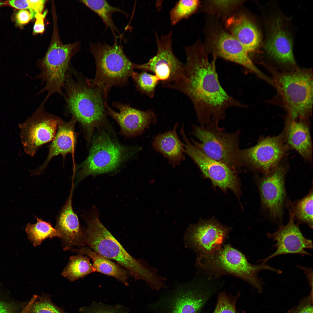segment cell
<instances>
[{"label": "cell", "instance_id": "13", "mask_svg": "<svg viewBox=\"0 0 313 313\" xmlns=\"http://www.w3.org/2000/svg\"><path fill=\"white\" fill-rule=\"evenodd\" d=\"M172 35V31L160 37L155 33L156 54L147 63L135 65V69L153 72L162 85L168 88L181 77L184 66L173 51Z\"/></svg>", "mask_w": 313, "mask_h": 313}, {"label": "cell", "instance_id": "44", "mask_svg": "<svg viewBox=\"0 0 313 313\" xmlns=\"http://www.w3.org/2000/svg\"><path fill=\"white\" fill-rule=\"evenodd\" d=\"M5 4V2H0V7L2 6H3V5H4V4Z\"/></svg>", "mask_w": 313, "mask_h": 313}, {"label": "cell", "instance_id": "43", "mask_svg": "<svg viewBox=\"0 0 313 313\" xmlns=\"http://www.w3.org/2000/svg\"><path fill=\"white\" fill-rule=\"evenodd\" d=\"M14 311L12 304L0 301V313H14Z\"/></svg>", "mask_w": 313, "mask_h": 313}, {"label": "cell", "instance_id": "16", "mask_svg": "<svg viewBox=\"0 0 313 313\" xmlns=\"http://www.w3.org/2000/svg\"><path fill=\"white\" fill-rule=\"evenodd\" d=\"M182 136L184 152L194 161L204 176L210 179L213 185L226 191L230 189L234 193L239 192V181L237 172L225 164L209 157L191 143L184 131L180 132Z\"/></svg>", "mask_w": 313, "mask_h": 313}, {"label": "cell", "instance_id": "37", "mask_svg": "<svg viewBox=\"0 0 313 313\" xmlns=\"http://www.w3.org/2000/svg\"><path fill=\"white\" fill-rule=\"evenodd\" d=\"M29 3V10L32 19L35 17L38 13H42L46 1L44 0H28Z\"/></svg>", "mask_w": 313, "mask_h": 313}, {"label": "cell", "instance_id": "4", "mask_svg": "<svg viewBox=\"0 0 313 313\" xmlns=\"http://www.w3.org/2000/svg\"><path fill=\"white\" fill-rule=\"evenodd\" d=\"M101 128L98 129L99 132L91 139L88 156L73 167V176L75 179V185L89 175L116 170L140 149L121 145L109 132Z\"/></svg>", "mask_w": 313, "mask_h": 313}, {"label": "cell", "instance_id": "8", "mask_svg": "<svg viewBox=\"0 0 313 313\" xmlns=\"http://www.w3.org/2000/svg\"><path fill=\"white\" fill-rule=\"evenodd\" d=\"M219 126L192 125V134L200 141L191 142L210 158L227 165L237 172L242 167L239 147L240 132L228 133Z\"/></svg>", "mask_w": 313, "mask_h": 313}, {"label": "cell", "instance_id": "14", "mask_svg": "<svg viewBox=\"0 0 313 313\" xmlns=\"http://www.w3.org/2000/svg\"><path fill=\"white\" fill-rule=\"evenodd\" d=\"M287 169L277 166L259 179L258 187L262 210L271 221L282 225L284 208L288 201L285 186Z\"/></svg>", "mask_w": 313, "mask_h": 313}, {"label": "cell", "instance_id": "7", "mask_svg": "<svg viewBox=\"0 0 313 313\" xmlns=\"http://www.w3.org/2000/svg\"><path fill=\"white\" fill-rule=\"evenodd\" d=\"M200 255L197 263L204 271L216 275L234 276L249 283L259 291L262 290V285L258 277L260 272L267 270L277 274L282 273L281 270L266 263L258 265L250 263L243 254L229 244L222 246L212 254Z\"/></svg>", "mask_w": 313, "mask_h": 313}, {"label": "cell", "instance_id": "23", "mask_svg": "<svg viewBox=\"0 0 313 313\" xmlns=\"http://www.w3.org/2000/svg\"><path fill=\"white\" fill-rule=\"evenodd\" d=\"M225 25L230 34L248 52L256 51L262 41L261 30L258 25L247 16L241 14L230 17Z\"/></svg>", "mask_w": 313, "mask_h": 313}, {"label": "cell", "instance_id": "10", "mask_svg": "<svg viewBox=\"0 0 313 313\" xmlns=\"http://www.w3.org/2000/svg\"><path fill=\"white\" fill-rule=\"evenodd\" d=\"M75 47L73 44H64L58 39L53 40L51 43L41 62L40 73L37 76V78L46 83L39 92L48 93L44 103L55 93L62 94V88Z\"/></svg>", "mask_w": 313, "mask_h": 313}, {"label": "cell", "instance_id": "3", "mask_svg": "<svg viewBox=\"0 0 313 313\" xmlns=\"http://www.w3.org/2000/svg\"><path fill=\"white\" fill-rule=\"evenodd\" d=\"M64 86L67 111L79 123L88 145L95 129L107 123V98L88 79L78 77L74 79L66 74Z\"/></svg>", "mask_w": 313, "mask_h": 313}, {"label": "cell", "instance_id": "35", "mask_svg": "<svg viewBox=\"0 0 313 313\" xmlns=\"http://www.w3.org/2000/svg\"><path fill=\"white\" fill-rule=\"evenodd\" d=\"M85 313H123L118 307L95 304L86 308Z\"/></svg>", "mask_w": 313, "mask_h": 313}, {"label": "cell", "instance_id": "2", "mask_svg": "<svg viewBox=\"0 0 313 313\" xmlns=\"http://www.w3.org/2000/svg\"><path fill=\"white\" fill-rule=\"evenodd\" d=\"M83 216L87 224L85 245L101 255L116 261L135 279L144 281L152 289L161 286L163 278L158 274V270L130 254L102 224L97 214L89 213Z\"/></svg>", "mask_w": 313, "mask_h": 313}, {"label": "cell", "instance_id": "15", "mask_svg": "<svg viewBox=\"0 0 313 313\" xmlns=\"http://www.w3.org/2000/svg\"><path fill=\"white\" fill-rule=\"evenodd\" d=\"M283 133L262 139L250 148L241 150L242 167L264 173L276 168L284 155L287 147Z\"/></svg>", "mask_w": 313, "mask_h": 313}, {"label": "cell", "instance_id": "5", "mask_svg": "<svg viewBox=\"0 0 313 313\" xmlns=\"http://www.w3.org/2000/svg\"><path fill=\"white\" fill-rule=\"evenodd\" d=\"M273 72V84L288 118L303 119L310 115L313 105L312 70L297 67L289 71Z\"/></svg>", "mask_w": 313, "mask_h": 313}, {"label": "cell", "instance_id": "27", "mask_svg": "<svg viewBox=\"0 0 313 313\" xmlns=\"http://www.w3.org/2000/svg\"><path fill=\"white\" fill-rule=\"evenodd\" d=\"M95 272L90 262V258L79 254L70 257L69 262L61 275L70 281H73Z\"/></svg>", "mask_w": 313, "mask_h": 313}, {"label": "cell", "instance_id": "25", "mask_svg": "<svg viewBox=\"0 0 313 313\" xmlns=\"http://www.w3.org/2000/svg\"><path fill=\"white\" fill-rule=\"evenodd\" d=\"M178 124L176 123L172 130L155 135L152 143L153 148L166 158L173 167L185 160L183 143L176 132Z\"/></svg>", "mask_w": 313, "mask_h": 313}, {"label": "cell", "instance_id": "22", "mask_svg": "<svg viewBox=\"0 0 313 313\" xmlns=\"http://www.w3.org/2000/svg\"><path fill=\"white\" fill-rule=\"evenodd\" d=\"M76 120L73 117L69 121L63 120L59 124L57 132L51 143L48 146V152L46 158L40 166L31 171V175H39L44 173L52 159L61 154L63 163L67 155L74 156L77 145V134L75 130Z\"/></svg>", "mask_w": 313, "mask_h": 313}, {"label": "cell", "instance_id": "17", "mask_svg": "<svg viewBox=\"0 0 313 313\" xmlns=\"http://www.w3.org/2000/svg\"><path fill=\"white\" fill-rule=\"evenodd\" d=\"M228 232L227 228L213 220L199 222L188 228L184 244L200 254H209L222 247Z\"/></svg>", "mask_w": 313, "mask_h": 313}, {"label": "cell", "instance_id": "12", "mask_svg": "<svg viewBox=\"0 0 313 313\" xmlns=\"http://www.w3.org/2000/svg\"><path fill=\"white\" fill-rule=\"evenodd\" d=\"M44 105L42 103L32 115L19 125L24 151L32 157L43 145L54 140L58 125L63 120L46 112Z\"/></svg>", "mask_w": 313, "mask_h": 313}, {"label": "cell", "instance_id": "41", "mask_svg": "<svg viewBox=\"0 0 313 313\" xmlns=\"http://www.w3.org/2000/svg\"><path fill=\"white\" fill-rule=\"evenodd\" d=\"M313 307L311 302L303 304L293 313H313Z\"/></svg>", "mask_w": 313, "mask_h": 313}, {"label": "cell", "instance_id": "30", "mask_svg": "<svg viewBox=\"0 0 313 313\" xmlns=\"http://www.w3.org/2000/svg\"><path fill=\"white\" fill-rule=\"evenodd\" d=\"M35 217L36 222L34 224L28 223L25 229L28 239L34 247L40 245L47 238L55 237L61 238L60 233L50 223Z\"/></svg>", "mask_w": 313, "mask_h": 313}, {"label": "cell", "instance_id": "11", "mask_svg": "<svg viewBox=\"0 0 313 313\" xmlns=\"http://www.w3.org/2000/svg\"><path fill=\"white\" fill-rule=\"evenodd\" d=\"M210 279L194 280L178 288L167 301V313H204L206 304L221 289Z\"/></svg>", "mask_w": 313, "mask_h": 313}, {"label": "cell", "instance_id": "39", "mask_svg": "<svg viewBox=\"0 0 313 313\" xmlns=\"http://www.w3.org/2000/svg\"><path fill=\"white\" fill-rule=\"evenodd\" d=\"M32 19L29 11L26 10H20L16 13V22L19 25H23L28 23Z\"/></svg>", "mask_w": 313, "mask_h": 313}, {"label": "cell", "instance_id": "32", "mask_svg": "<svg viewBox=\"0 0 313 313\" xmlns=\"http://www.w3.org/2000/svg\"><path fill=\"white\" fill-rule=\"evenodd\" d=\"M137 90L150 98L154 97L156 87L159 81L155 74L143 72H133L131 77Z\"/></svg>", "mask_w": 313, "mask_h": 313}, {"label": "cell", "instance_id": "18", "mask_svg": "<svg viewBox=\"0 0 313 313\" xmlns=\"http://www.w3.org/2000/svg\"><path fill=\"white\" fill-rule=\"evenodd\" d=\"M289 220L285 225L279 226L275 232L266 234L267 237L276 241L274 247L276 251L267 257L258 261L266 263L270 259L279 255L287 254H299L311 255L305 249H313V243L303 235L299 227V224L294 223L293 213L288 208Z\"/></svg>", "mask_w": 313, "mask_h": 313}, {"label": "cell", "instance_id": "42", "mask_svg": "<svg viewBox=\"0 0 313 313\" xmlns=\"http://www.w3.org/2000/svg\"><path fill=\"white\" fill-rule=\"evenodd\" d=\"M297 267L303 271L304 273L305 274L306 278L308 279L309 283L311 286L312 287L313 270L312 267L308 268L300 265H297Z\"/></svg>", "mask_w": 313, "mask_h": 313}, {"label": "cell", "instance_id": "26", "mask_svg": "<svg viewBox=\"0 0 313 313\" xmlns=\"http://www.w3.org/2000/svg\"><path fill=\"white\" fill-rule=\"evenodd\" d=\"M72 252L87 255L92 261L95 271L113 277L125 285H128L126 270L94 251L88 247H81L73 249Z\"/></svg>", "mask_w": 313, "mask_h": 313}, {"label": "cell", "instance_id": "21", "mask_svg": "<svg viewBox=\"0 0 313 313\" xmlns=\"http://www.w3.org/2000/svg\"><path fill=\"white\" fill-rule=\"evenodd\" d=\"M74 180L72 179L69 196L57 219L54 228L60 233L63 250L71 249L75 246L85 245V232L80 226L77 215L73 210L72 205Z\"/></svg>", "mask_w": 313, "mask_h": 313}, {"label": "cell", "instance_id": "36", "mask_svg": "<svg viewBox=\"0 0 313 313\" xmlns=\"http://www.w3.org/2000/svg\"><path fill=\"white\" fill-rule=\"evenodd\" d=\"M239 1H212L210 3L214 9L220 11H226L235 7L240 3Z\"/></svg>", "mask_w": 313, "mask_h": 313}, {"label": "cell", "instance_id": "29", "mask_svg": "<svg viewBox=\"0 0 313 313\" xmlns=\"http://www.w3.org/2000/svg\"><path fill=\"white\" fill-rule=\"evenodd\" d=\"M313 189L301 199L291 202L287 207L294 216L297 223H305L313 228Z\"/></svg>", "mask_w": 313, "mask_h": 313}, {"label": "cell", "instance_id": "24", "mask_svg": "<svg viewBox=\"0 0 313 313\" xmlns=\"http://www.w3.org/2000/svg\"><path fill=\"white\" fill-rule=\"evenodd\" d=\"M302 120L288 119L283 132L284 140L304 159L310 160L312 142L308 126Z\"/></svg>", "mask_w": 313, "mask_h": 313}, {"label": "cell", "instance_id": "1", "mask_svg": "<svg viewBox=\"0 0 313 313\" xmlns=\"http://www.w3.org/2000/svg\"><path fill=\"white\" fill-rule=\"evenodd\" d=\"M184 49L187 61L182 76L170 87L185 95L193 105L200 126H218L227 109L246 105L230 95L220 82L216 67V57L209 61L203 46L197 41Z\"/></svg>", "mask_w": 313, "mask_h": 313}, {"label": "cell", "instance_id": "9", "mask_svg": "<svg viewBox=\"0 0 313 313\" xmlns=\"http://www.w3.org/2000/svg\"><path fill=\"white\" fill-rule=\"evenodd\" d=\"M266 20L264 52L282 66L297 67L293 52V37L289 19L279 11Z\"/></svg>", "mask_w": 313, "mask_h": 313}, {"label": "cell", "instance_id": "28", "mask_svg": "<svg viewBox=\"0 0 313 313\" xmlns=\"http://www.w3.org/2000/svg\"><path fill=\"white\" fill-rule=\"evenodd\" d=\"M81 1L101 18L106 28L110 29L114 37L116 38V33H119L113 22L112 14L116 12H120L128 16V14L121 9L112 6L105 0H81Z\"/></svg>", "mask_w": 313, "mask_h": 313}, {"label": "cell", "instance_id": "19", "mask_svg": "<svg viewBox=\"0 0 313 313\" xmlns=\"http://www.w3.org/2000/svg\"><path fill=\"white\" fill-rule=\"evenodd\" d=\"M112 105L119 110V112L112 110L106 103L107 114L119 125L120 133L126 137L140 135L145 129L157 121L156 115L151 110L142 111L131 106L130 104L117 102H113Z\"/></svg>", "mask_w": 313, "mask_h": 313}, {"label": "cell", "instance_id": "33", "mask_svg": "<svg viewBox=\"0 0 313 313\" xmlns=\"http://www.w3.org/2000/svg\"><path fill=\"white\" fill-rule=\"evenodd\" d=\"M35 297L28 306V313H64L46 297Z\"/></svg>", "mask_w": 313, "mask_h": 313}, {"label": "cell", "instance_id": "34", "mask_svg": "<svg viewBox=\"0 0 313 313\" xmlns=\"http://www.w3.org/2000/svg\"><path fill=\"white\" fill-rule=\"evenodd\" d=\"M239 295V293L233 296L225 292H220L213 313H237L236 302Z\"/></svg>", "mask_w": 313, "mask_h": 313}, {"label": "cell", "instance_id": "6", "mask_svg": "<svg viewBox=\"0 0 313 313\" xmlns=\"http://www.w3.org/2000/svg\"><path fill=\"white\" fill-rule=\"evenodd\" d=\"M90 49L95 59L96 71L94 78L88 79L89 81L101 89L107 98L112 87L128 83L134 72L135 64L126 56L116 39L112 45L91 43Z\"/></svg>", "mask_w": 313, "mask_h": 313}, {"label": "cell", "instance_id": "20", "mask_svg": "<svg viewBox=\"0 0 313 313\" xmlns=\"http://www.w3.org/2000/svg\"><path fill=\"white\" fill-rule=\"evenodd\" d=\"M214 55L237 63L268 82L270 79L254 64L242 44L230 34L222 32L217 34L212 41Z\"/></svg>", "mask_w": 313, "mask_h": 313}, {"label": "cell", "instance_id": "40", "mask_svg": "<svg viewBox=\"0 0 313 313\" xmlns=\"http://www.w3.org/2000/svg\"><path fill=\"white\" fill-rule=\"evenodd\" d=\"M8 3L11 6L17 9H29L28 0H13L9 1Z\"/></svg>", "mask_w": 313, "mask_h": 313}, {"label": "cell", "instance_id": "38", "mask_svg": "<svg viewBox=\"0 0 313 313\" xmlns=\"http://www.w3.org/2000/svg\"><path fill=\"white\" fill-rule=\"evenodd\" d=\"M47 11H46L42 13H37L35 15L36 21L33 28V32L34 34L42 33L44 31L45 26L44 19L47 14Z\"/></svg>", "mask_w": 313, "mask_h": 313}, {"label": "cell", "instance_id": "31", "mask_svg": "<svg viewBox=\"0 0 313 313\" xmlns=\"http://www.w3.org/2000/svg\"><path fill=\"white\" fill-rule=\"evenodd\" d=\"M199 4L197 0L178 1L170 12L171 25L174 26L181 21L188 18L195 12Z\"/></svg>", "mask_w": 313, "mask_h": 313}]
</instances>
